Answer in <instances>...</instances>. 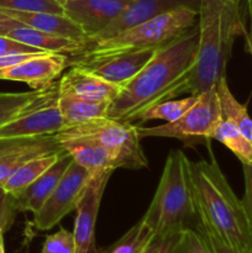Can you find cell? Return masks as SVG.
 Returning <instances> with one entry per match:
<instances>
[{"label":"cell","mask_w":252,"mask_h":253,"mask_svg":"<svg viewBox=\"0 0 252 253\" xmlns=\"http://www.w3.org/2000/svg\"><path fill=\"white\" fill-rule=\"evenodd\" d=\"M17 211L19 209L14 195L4 193L0 197V230L5 232L11 227Z\"/></svg>","instance_id":"32"},{"label":"cell","mask_w":252,"mask_h":253,"mask_svg":"<svg viewBox=\"0 0 252 253\" xmlns=\"http://www.w3.org/2000/svg\"><path fill=\"white\" fill-rule=\"evenodd\" d=\"M222 120L221 105L216 86L199 94L197 103L185 111L179 119L165 125L141 127L137 126L140 138L168 137L184 138L207 137L211 138L215 128Z\"/></svg>","instance_id":"7"},{"label":"cell","mask_w":252,"mask_h":253,"mask_svg":"<svg viewBox=\"0 0 252 253\" xmlns=\"http://www.w3.org/2000/svg\"><path fill=\"white\" fill-rule=\"evenodd\" d=\"M155 232L141 219L108 250V253H141Z\"/></svg>","instance_id":"27"},{"label":"cell","mask_w":252,"mask_h":253,"mask_svg":"<svg viewBox=\"0 0 252 253\" xmlns=\"http://www.w3.org/2000/svg\"><path fill=\"white\" fill-rule=\"evenodd\" d=\"M198 51V24L157 49L151 61L124 84L106 111V118L137 124L146 111L169 100L174 86L193 68Z\"/></svg>","instance_id":"1"},{"label":"cell","mask_w":252,"mask_h":253,"mask_svg":"<svg viewBox=\"0 0 252 253\" xmlns=\"http://www.w3.org/2000/svg\"><path fill=\"white\" fill-rule=\"evenodd\" d=\"M189 174L200 224L229 246L252 252V229L244 204L212 155L210 161H189Z\"/></svg>","instance_id":"3"},{"label":"cell","mask_w":252,"mask_h":253,"mask_svg":"<svg viewBox=\"0 0 252 253\" xmlns=\"http://www.w3.org/2000/svg\"><path fill=\"white\" fill-rule=\"evenodd\" d=\"M30 56H32V54L22 53V54H7V56H0V71L10 68V67L15 66V64L25 61V59L29 58Z\"/></svg>","instance_id":"36"},{"label":"cell","mask_w":252,"mask_h":253,"mask_svg":"<svg viewBox=\"0 0 252 253\" xmlns=\"http://www.w3.org/2000/svg\"><path fill=\"white\" fill-rule=\"evenodd\" d=\"M57 1H58V2H59V4H61V5H62V2L67 1V0H57Z\"/></svg>","instance_id":"42"},{"label":"cell","mask_w":252,"mask_h":253,"mask_svg":"<svg viewBox=\"0 0 252 253\" xmlns=\"http://www.w3.org/2000/svg\"><path fill=\"white\" fill-rule=\"evenodd\" d=\"M114 170L94 173L76 208L73 236L77 253H96L95 222L103 194Z\"/></svg>","instance_id":"9"},{"label":"cell","mask_w":252,"mask_h":253,"mask_svg":"<svg viewBox=\"0 0 252 253\" xmlns=\"http://www.w3.org/2000/svg\"><path fill=\"white\" fill-rule=\"evenodd\" d=\"M0 11L32 29L85 42L86 36L83 30L64 14L7 9H0Z\"/></svg>","instance_id":"19"},{"label":"cell","mask_w":252,"mask_h":253,"mask_svg":"<svg viewBox=\"0 0 252 253\" xmlns=\"http://www.w3.org/2000/svg\"><path fill=\"white\" fill-rule=\"evenodd\" d=\"M132 0H67L63 14L84 31L86 39L110 24ZM85 39V40H86Z\"/></svg>","instance_id":"14"},{"label":"cell","mask_w":252,"mask_h":253,"mask_svg":"<svg viewBox=\"0 0 252 253\" xmlns=\"http://www.w3.org/2000/svg\"><path fill=\"white\" fill-rule=\"evenodd\" d=\"M64 151L78 165L90 173L100 170H115L121 168L120 160L114 152L88 138H66L58 140Z\"/></svg>","instance_id":"18"},{"label":"cell","mask_w":252,"mask_h":253,"mask_svg":"<svg viewBox=\"0 0 252 253\" xmlns=\"http://www.w3.org/2000/svg\"><path fill=\"white\" fill-rule=\"evenodd\" d=\"M182 231L155 234L141 253H174Z\"/></svg>","instance_id":"31"},{"label":"cell","mask_w":252,"mask_h":253,"mask_svg":"<svg viewBox=\"0 0 252 253\" xmlns=\"http://www.w3.org/2000/svg\"><path fill=\"white\" fill-rule=\"evenodd\" d=\"M21 22L17 21V20L12 19V17L7 16L6 14L0 11V35H4L6 36L11 30H14L15 27L21 26Z\"/></svg>","instance_id":"37"},{"label":"cell","mask_w":252,"mask_h":253,"mask_svg":"<svg viewBox=\"0 0 252 253\" xmlns=\"http://www.w3.org/2000/svg\"><path fill=\"white\" fill-rule=\"evenodd\" d=\"M242 170L245 179V194L241 202L252 229V165H242Z\"/></svg>","instance_id":"35"},{"label":"cell","mask_w":252,"mask_h":253,"mask_svg":"<svg viewBox=\"0 0 252 253\" xmlns=\"http://www.w3.org/2000/svg\"><path fill=\"white\" fill-rule=\"evenodd\" d=\"M197 24L198 9L190 5H182L156 15L152 19L110 39L86 44L81 53L68 57V64L104 58L135 49L165 46L197 26Z\"/></svg>","instance_id":"4"},{"label":"cell","mask_w":252,"mask_h":253,"mask_svg":"<svg viewBox=\"0 0 252 253\" xmlns=\"http://www.w3.org/2000/svg\"><path fill=\"white\" fill-rule=\"evenodd\" d=\"M41 253H77L73 232L61 227L56 234L48 235L44 240Z\"/></svg>","instance_id":"30"},{"label":"cell","mask_w":252,"mask_h":253,"mask_svg":"<svg viewBox=\"0 0 252 253\" xmlns=\"http://www.w3.org/2000/svg\"><path fill=\"white\" fill-rule=\"evenodd\" d=\"M35 54V53H44L41 49L36 47H31L29 44H25L22 42L16 41L9 36L0 35V56H7V54ZM48 53V52H47Z\"/></svg>","instance_id":"33"},{"label":"cell","mask_w":252,"mask_h":253,"mask_svg":"<svg viewBox=\"0 0 252 253\" xmlns=\"http://www.w3.org/2000/svg\"><path fill=\"white\" fill-rule=\"evenodd\" d=\"M174 253H214V251L199 230L188 226L183 229Z\"/></svg>","instance_id":"28"},{"label":"cell","mask_w":252,"mask_h":253,"mask_svg":"<svg viewBox=\"0 0 252 253\" xmlns=\"http://www.w3.org/2000/svg\"><path fill=\"white\" fill-rule=\"evenodd\" d=\"M72 161L73 158L68 153H63L53 166L42 173L24 192L15 197L19 211H30L36 214L43 207L46 200L51 197Z\"/></svg>","instance_id":"17"},{"label":"cell","mask_w":252,"mask_h":253,"mask_svg":"<svg viewBox=\"0 0 252 253\" xmlns=\"http://www.w3.org/2000/svg\"><path fill=\"white\" fill-rule=\"evenodd\" d=\"M58 96V82L42 89H32L22 93H2L0 91V127L27 113L36 106Z\"/></svg>","instance_id":"21"},{"label":"cell","mask_w":252,"mask_h":253,"mask_svg":"<svg viewBox=\"0 0 252 253\" xmlns=\"http://www.w3.org/2000/svg\"><path fill=\"white\" fill-rule=\"evenodd\" d=\"M247 42H249V49H250V53L252 56V32L249 37H247Z\"/></svg>","instance_id":"39"},{"label":"cell","mask_w":252,"mask_h":253,"mask_svg":"<svg viewBox=\"0 0 252 253\" xmlns=\"http://www.w3.org/2000/svg\"><path fill=\"white\" fill-rule=\"evenodd\" d=\"M68 66V56L61 53H36L25 61L0 71L1 81L21 82L32 89L52 85Z\"/></svg>","instance_id":"11"},{"label":"cell","mask_w":252,"mask_h":253,"mask_svg":"<svg viewBox=\"0 0 252 253\" xmlns=\"http://www.w3.org/2000/svg\"><path fill=\"white\" fill-rule=\"evenodd\" d=\"M66 151L56 135L32 137H1L0 136V185L27 161L35 157Z\"/></svg>","instance_id":"10"},{"label":"cell","mask_w":252,"mask_h":253,"mask_svg":"<svg viewBox=\"0 0 252 253\" xmlns=\"http://www.w3.org/2000/svg\"><path fill=\"white\" fill-rule=\"evenodd\" d=\"M0 9L63 14V6L57 0H0Z\"/></svg>","instance_id":"29"},{"label":"cell","mask_w":252,"mask_h":253,"mask_svg":"<svg viewBox=\"0 0 252 253\" xmlns=\"http://www.w3.org/2000/svg\"><path fill=\"white\" fill-rule=\"evenodd\" d=\"M57 140L88 138L115 153L121 168L140 169L148 166V161L141 148L137 125L121 123L110 118H98L86 123L62 128L56 133Z\"/></svg>","instance_id":"6"},{"label":"cell","mask_w":252,"mask_h":253,"mask_svg":"<svg viewBox=\"0 0 252 253\" xmlns=\"http://www.w3.org/2000/svg\"><path fill=\"white\" fill-rule=\"evenodd\" d=\"M182 5H190L188 0H132L113 21L106 25L101 31L85 40L84 47L93 42L110 39L120 32L135 27L147 20L152 19L168 10L175 9ZM193 6V5H190Z\"/></svg>","instance_id":"15"},{"label":"cell","mask_w":252,"mask_h":253,"mask_svg":"<svg viewBox=\"0 0 252 253\" xmlns=\"http://www.w3.org/2000/svg\"><path fill=\"white\" fill-rule=\"evenodd\" d=\"M217 95L221 105L222 119L232 121L239 130L252 142V119L250 118L246 105L239 103L231 93L226 77H222L216 85Z\"/></svg>","instance_id":"24"},{"label":"cell","mask_w":252,"mask_h":253,"mask_svg":"<svg viewBox=\"0 0 252 253\" xmlns=\"http://www.w3.org/2000/svg\"><path fill=\"white\" fill-rule=\"evenodd\" d=\"M0 253H5L4 249V231L0 230Z\"/></svg>","instance_id":"38"},{"label":"cell","mask_w":252,"mask_h":253,"mask_svg":"<svg viewBox=\"0 0 252 253\" xmlns=\"http://www.w3.org/2000/svg\"><path fill=\"white\" fill-rule=\"evenodd\" d=\"M64 127L58 96L31 109L0 127L1 137H32L56 135Z\"/></svg>","instance_id":"13"},{"label":"cell","mask_w":252,"mask_h":253,"mask_svg":"<svg viewBox=\"0 0 252 253\" xmlns=\"http://www.w3.org/2000/svg\"><path fill=\"white\" fill-rule=\"evenodd\" d=\"M109 103H91L78 98L74 94L58 91V106L63 118L64 127L86 123L106 116ZM63 127V128H64Z\"/></svg>","instance_id":"22"},{"label":"cell","mask_w":252,"mask_h":253,"mask_svg":"<svg viewBox=\"0 0 252 253\" xmlns=\"http://www.w3.org/2000/svg\"><path fill=\"white\" fill-rule=\"evenodd\" d=\"M198 98L199 95H189L183 99H169V100L162 101L146 111L137 125L151 120H165L166 123L175 121L197 103Z\"/></svg>","instance_id":"26"},{"label":"cell","mask_w":252,"mask_h":253,"mask_svg":"<svg viewBox=\"0 0 252 253\" xmlns=\"http://www.w3.org/2000/svg\"><path fill=\"white\" fill-rule=\"evenodd\" d=\"M123 86L110 83L77 66H71V69L58 81V91L74 94L91 103L110 104L121 93Z\"/></svg>","instance_id":"16"},{"label":"cell","mask_w":252,"mask_h":253,"mask_svg":"<svg viewBox=\"0 0 252 253\" xmlns=\"http://www.w3.org/2000/svg\"><path fill=\"white\" fill-rule=\"evenodd\" d=\"M4 193H5L4 189H2V187H1V185H0V197H1V195L4 194Z\"/></svg>","instance_id":"41"},{"label":"cell","mask_w":252,"mask_h":253,"mask_svg":"<svg viewBox=\"0 0 252 253\" xmlns=\"http://www.w3.org/2000/svg\"><path fill=\"white\" fill-rule=\"evenodd\" d=\"M6 36L31 47H36L43 52L61 53L68 57L76 56L84 49V42L59 36V35L40 31V30L32 29L24 24L19 27H15Z\"/></svg>","instance_id":"20"},{"label":"cell","mask_w":252,"mask_h":253,"mask_svg":"<svg viewBox=\"0 0 252 253\" xmlns=\"http://www.w3.org/2000/svg\"><path fill=\"white\" fill-rule=\"evenodd\" d=\"M158 48L160 47L135 49V51L104 57V58L76 62V63H71L69 66H77L84 71L90 72V73L110 82V83L124 85L128 81H131L151 61Z\"/></svg>","instance_id":"12"},{"label":"cell","mask_w":252,"mask_h":253,"mask_svg":"<svg viewBox=\"0 0 252 253\" xmlns=\"http://www.w3.org/2000/svg\"><path fill=\"white\" fill-rule=\"evenodd\" d=\"M63 153L66 152L40 156V157H35L25 162L2 183L1 187L4 192L17 197L31 183H34L42 173L46 172L51 166H53Z\"/></svg>","instance_id":"23"},{"label":"cell","mask_w":252,"mask_h":253,"mask_svg":"<svg viewBox=\"0 0 252 253\" xmlns=\"http://www.w3.org/2000/svg\"><path fill=\"white\" fill-rule=\"evenodd\" d=\"M245 34L239 0H199L198 51L189 73L174 86L175 96L199 95L215 88L222 77L235 39Z\"/></svg>","instance_id":"2"},{"label":"cell","mask_w":252,"mask_h":253,"mask_svg":"<svg viewBox=\"0 0 252 253\" xmlns=\"http://www.w3.org/2000/svg\"><path fill=\"white\" fill-rule=\"evenodd\" d=\"M211 138L226 146L242 165H252V142L232 121L222 119L215 128Z\"/></svg>","instance_id":"25"},{"label":"cell","mask_w":252,"mask_h":253,"mask_svg":"<svg viewBox=\"0 0 252 253\" xmlns=\"http://www.w3.org/2000/svg\"><path fill=\"white\" fill-rule=\"evenodd\" d=\"M249 5H250V11H251V16H252V0H249Z\"/></svg>","instance_id":"40"},{"label":"cell","mask_w":252,"mask_h":253,"mask_svg":"<svg viewBox=\"0 0 252 253\" xmlns=\"http://www.w3.org/2000/svg\"><path fill=\"white\" fill-rule=\"evenodd\" d=\"M197 229L199 230L203 234V236L207 239V241L209 242L210 247H211L214 253H252L251 251H241V250H237L235 249V247L229 246V245L225 244L222 240H220L211 230L208 229L207 226H204V225L200 224V222H198Z\"/></svg>","instance_id":"34"},{"label":"cell","mask_w":252,"mask_h":253,"mask_svg":"<svg viewBox=\"0 0 252 253\" xmlns=\"http://www.w3.org/2000/svg\"><path fill=\"white\" fill-rule=\"evenodd\" d=\"M197 216L189 160L180 150L169 152L160 183L142 220L155 234L180 231Z\"/></svg>","instance_id":"5"},{"label":"cell","mask_w":252,"mask_h":253,"mask_svg":"<svg viewBox=\"0 0 252 253\" xmlns=\"http://www.w3.org/2000/svg\"><path fill=\"white\" fill-rule=\"evenodd\" d=\"M94 173L72 161L62 179L54 188L43 207L34 214V225L37 230L47 231L58 225L63 217L76 210L84 189Z\"/></svg>","instance_id":"8"}]
</instances>
